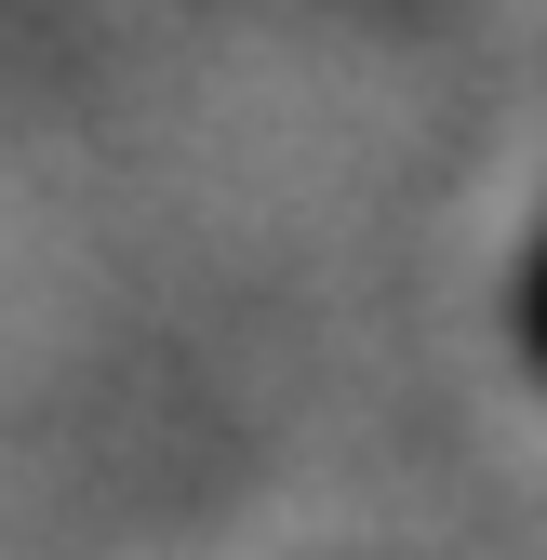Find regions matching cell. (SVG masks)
<instances>
[{
    "label": "cell",
    "instance_id": "6da1fadb",
    "mask_svg": "<svg viewBox=\"0 0 547 560\" xmlns=\"http://www.w3.org/2000/svg\"><path fill=\"white\" fill-rule=\"evenodd\" d=\"M534 361H547V267H534Z\"/></svg>",
    "mask_w": 547,
    "mask_h": 560
}]
</instances>
